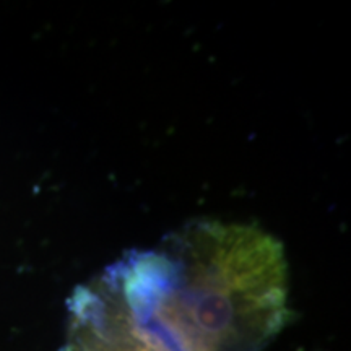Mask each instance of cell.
<instances>
[{
	"label": "cell",
	"instance_id": "6da1fadb",
	"mask_svg": "<svg viewBox=\"0 0 351 351\" xmlns=\"http://www.w3.org/2000/svg\"><path fill=\"white\" fill-rule=\"evenodd\" d=\"M289 315L283 244L199 219L73 291L67 340L93 351H261Z\"/></svg>",
	"mask_w": 351,
	"mask_h": 351
}]
</instances>
